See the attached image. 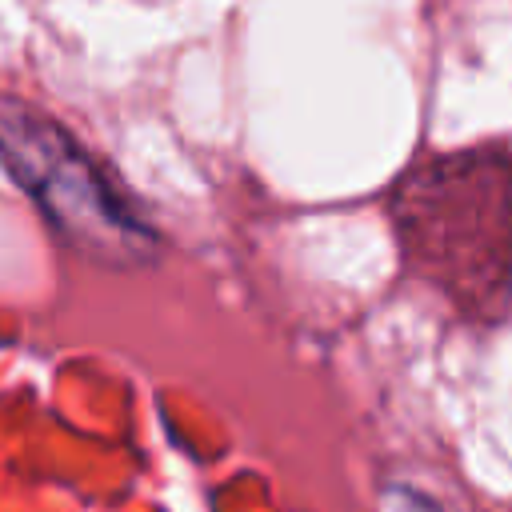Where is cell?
I'll list each match as a JSON object with an SVG mask.
<instances>
[{
	"label": "cell",
	"instance_id": "obj_1",
	"mask_svg": "<svg viewBox=\"0 0 512 512\" xmlns=\"http://www.w3.org/2000/svg\"><path fill=\"white\" fill-rule=\"evenodd\" d=\"M0 156L72 244L116 252L124 260L152 244V232L128 212L116 188L104 184L92 156H84L52 120L8 96H0Z\"/></svg>",
	"mask_w": 512,
	"mask_h": 512
}]
</instances>
